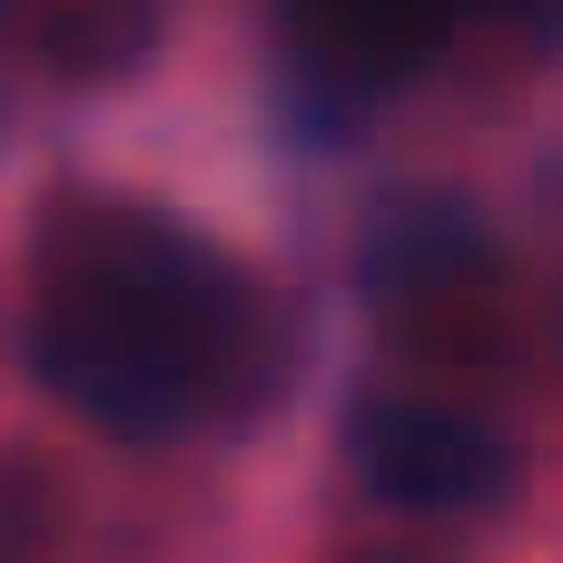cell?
<instances>
[{"mask_svg": "<svg viewBox=\"0 0 563 563\" xmlns=\"http://www.w3.org/2000/svg\"><path fill=\"white\" fill-rule=\"evenodd\" d=\"M465 10H485V20H505V30H525V40H563V0H465Z\"/></svg>", "mask_w": 563, "mask_h": 563, "instance_id": "5b68a950", "label": "cell"}, {"mask_svg": "<svg viewBox=\"0 0 563 563\" xmlns=\"http://www.w3.org/2000/svg\"><path fill=\"white\" fill-rule=\"evenodd\" d=\"M346 445H356V475H366L386 505H406V515L495 505L505 475H515V445H505L485 416L445 406V396H366L356 426H346Z\"/></svg>", "mask_w": 563, "mask_h": 563, "instance_id": "7a4b0ae2", "label": "cell"}, {"mask_svg": "<svg viewBox=\"0 0 563 563\" xmlns=\"http://www.w3.org/2000/svg\"><path fill=\"white\" fill-rule=\"evenodd\" d=\"M10 30L59 69H109L148 40V0H20Z\"/></svg>", "mask_w": 563, "mask_h": 563, "instance_id": "277c9868", "label": "cell"}, {"mask_svg": "<svg viewBox=\"0 0 563 563\" xmlns=\"http://www.w3.org/2000/svg\"><path fill=\"white\" fill-rule=\"evenodd\" d=\"M20 346L59 406L109 435L247 426L287 396L297 317L267 277L218 257L148 198L69 188L30 228Z\"/></svg>", "mask_w": 563, "mask_h": 563, "instance_id": "6da1fadb", "label": "cell"}, {"mask_svg": "<svg viewBox=\"0 0 563 563\" xmlns=\"http://www.w3.org/2000/svg\"><path fill=\"white\" fill-rule=\"evenodd\" d=\"M465 20H475L465 0H277V30H287L297 69L336 99L406 89Z\"/></svg>", "mask_w": 563, "mask_h": 563, "instance_id": "3957f363", "label": "cell"}]
</instances>
